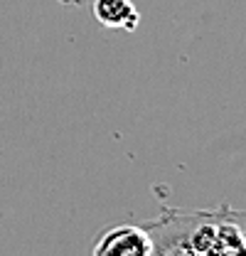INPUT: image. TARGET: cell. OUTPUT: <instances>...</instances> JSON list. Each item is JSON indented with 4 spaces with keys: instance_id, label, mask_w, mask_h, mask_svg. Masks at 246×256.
Masks as SVG:
<instances>
[{
    "instance_id": "cell-1",
    "label": "cell",
    "mask_w": 246,
    "mask_h": 256,
    "mask_svg": "<svg viewBox=\"0 0 246 256\" xmlns=\"http://www.w3.org/2000/svg\"><path fill=\"white\" fill-rule=\"evenodd\" d=\"M155 232L136 224H118L106 229L92 249V256H155Z\"/></svg>"
},
{
    "instance_id": "cell-2",
    "label": "cell",
    "mask_w": 246,
    "mask_h": 256,
    "mask_svg": "<svg viewBox=\"0 0 246 256\" xmlns=\"http://www.w3.org/2000/svg\"><path fill=\"white\" fill-rule=\"evenodd\" d=\"M92 12L96 22L108 30L133 32L140 22V12L130 0H92Z\"/></svg>"
},
{
    "instance_id": "cell-3",
    "label": "cell",
    "mask_w": 246,
    "mask_h": 256,
    "mask_svg": "<svg viewBox=\"0 0 246 256\" xmlns=\"http://www.w3.org/2000/svg\"><path fill=\"white\" fill-rule=\"evenodd\" d=\"M60 5H86V0H57Z\"/></svg>"
},
{
    "instance_id": "cell-4",
    "label": "cell",
    "mask_w": 246,
    "mask_h": 256,
    "mask_svg": "<svg viewBox=\"0 0 246 256\" xmlns=\"http://www.w3.org/2000/svg\"><path fill=\"white\" fill-rule=\"evenodd\" d=\"M86 2H92V0H86Z\"/></svg>"
}]
</instances>
